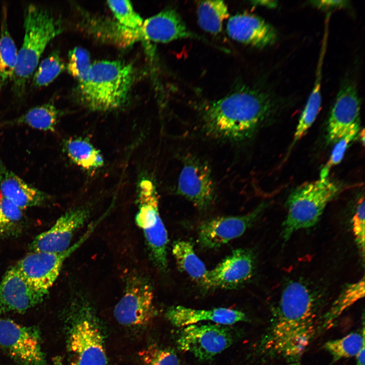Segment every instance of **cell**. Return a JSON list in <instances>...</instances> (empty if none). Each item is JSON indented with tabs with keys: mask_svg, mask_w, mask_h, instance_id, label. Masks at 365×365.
I'll use <instances>...</instances> for the list:
<instances>
[{
	"mask_svg": "<svg viewBox=\"0 0 365 365\" xmlns=\"http://www.w3.org/2000/svg\"><path fill=\"white\" fill-rule=\"evenodd\" d=\"M279 103L271 93L243 87L207 104L202 113L203 128L215 138L245 140L276 114Z\"/></svg>",
	"mask_w": 365,
	"mask_h": 365,
	"instance_id": "6da1fadb",
	"label": "cell"
},
{
	"mask_svg": "<svg viewBox=\"0 0 365 365\" xmlns=\"http://www.w3.org/2000/svg\"><path fill=\"white\" fill-rule=\"evenodd\" d=\"M315 306L314 294L307 284L301 280L289 282L262 341L264 352L289 359L300 356L315 333Z\"/></svg>",
	"mask_w": 365,
	"mask_h": 365,
	"instance_id": "7a4b0ae2",
	"label": "cell"
},
{
	"mask_svg": "<svg viewBox=\"0 0 365 365\" xmlns=\"http://www.w3.org/2000/svg\"><path fill=\"white\" fill-rule=\"evenodd\" d=\"M24 36L18 51L17 62L12 79V92L17 98L22 97L31 76L38 66L40 57L49 43L63 31L61 20L47 9L29 5L24 12Z\"/></svg>",
	"mask_w": 365,
	"mask_h": 365,
	"instance_id": "3957f363",
	"label": "cell"
},
{
	"mask_svg": "<svg viewBox=\"0 0 365 365\" xmlns=\"http://www.w3.org/2000/svg\"><path fill=\"white\" fill-rule=\"evenodd\" d=\"M134 79L132 66L119 61L91 65L87 78L79 84L80 100L90 110L106 111L126 101Z\"/></svg>",
	"mask_w": 365,
	"mask_h": 365,
	"instance_id": "277c9868",
	"label": "cell"
},
{
	"mask_svg": "<svg viewBox=\"0 0 365 365\" xmlns=\"http://www.w3.org/2000/svg\"><path fill=\"white\" fill-rule=\"evenodd\" d=\"M67 349L71 365H108L101 326L89 301L77 295L69 307Z\"/></svg>",
	"mask_w": 365,
	"mask_h": 365,
	"instance_id": "5b68a950",
	"label": "cell"
},
{
	"mask_svg": "<svg viewBox=\"0 0 365 365\" xmlns=\"http://www.w3.org/2000/svg\"><path fill=\"white\" fill-rule=\"evenodd\" d=\"M340 190V186L328 177L304 183L293 190L286 202L287 213L282 230L284 241L298 231L315 226Z\"/></svg>",
	"mask_w": 365,
	"mask_h": 365,
	"instance_id": "8992f818",
	"label": "cell"
},
{
	"mask_svg": "<svg viewBox=\"0 0 365 365\" xmlns=\"http://www.w3.org/2000/svg\"><path fill=\"white\" fill-rule=\"evenodd\" d=\"M137 204L136 224L143 232L151 260L160 271L165 272L168 265V234L160 217L156 188L151 180L143 179L139 182Z\"/></svg>",
	"mask_w": 365,
	"mask_h": 365,
	"instance_id": "52a82bcc",
	"label": "cell"
},
{
	"mask_svg": "<svg viewBox=\"0 0 365 365\" xmlns=\"http://www.w3.org/2000/svg\"><path fill=\"white\" fill-rule=\"evenodd\" d=\"M92 224L82 237L61 252L32 251L15 266L35 289L46 295L58 277L64 262L90 236L98 224Z\"/></svg>",
	"mask_w": 365,
	"mask_h": 365,
	"instance_id": "ba28073f",
	"label": "cell"
},
{
	"mask_svg": "<svg viewBox=\"0 0 365 365\" xmlns=\"http://www.w3.org/2000/svg\"><path fill=\"white\" fill-rule=\"evenodd\" d=\"M153 298L149 280L138 273L130 274L126 280L124 294L115 307V317L124 325L144 326L155 314Z\"/></svg>",
	"mask_w": 365,
	"mask_h": 365,
	"instance_id": "9c48e42d",
	"label": "cell"
},
{
	"mask_svg": "<svg viewBox=\"0 0 365 365\" xmlns=\"http://www.w3.org/2000/svg\"><path fill=\"white\" fill-rule=\"evenodd\" d=\"M234 340L233 332L226 325L195 324L184 327L176 343L181 350L199 359L208 360L228 348Z\"/></svg>",
	"mask_w": 365,
	"mask_h": 365,
	"instance_id": "30bf717a",
	"label": "cell"
},
{
	"mask_svg": "<svg viewBox=\"0 0 365 365\" xmlns=\"http://www.w3.org/2000/svg\"><path fill=\"white\" fill-rule=\"evenodd\" d=\"M0 346L19 365H49L36 329L0 318Z\"/></svg>",
	"mask_w": 365,
	"mask_h": 365,
	"instance_id": "8fae6325",
	"label": "cell"
},
{
	"mask_svg": "<svg viewBox=\"0 0 365 365\" xmlns=\"http://www.w3.org/2000/svg\"><path fill=\"white\" fill-rule=\"evenodd\" d=\"M176 192L199 209L210 207L215 199V186L207 164L194 156H187Z\"/></svg>",
	"mask_w": 365,
	"mask_h": 365,
	"instance_id": "7c38bea8",
	"label": "cell"
},
{
	"mask_svg": "<svg viewBox=\"0 0 365 365\" xmlns=\"http://www.w3.org/2000/svg\"><path fill=\"white\" fill-rule=\"evenodd\" d=\"M266 207L264 203L243 215L220 216L204 221L198 229L199 244L205 248H215L241 236Z\"/></svg>",
	"mask_w": 365,
	"mask_h": 365,
	"instance_id": "4fadbf2b",
	"label": "cell"
},
{
	"mask_svg": "<svg viewBox=\"0 0 365 365\" xmlns=\"http://www.w3.org/2000/svg\"><path fill=\"white\" fill-rule=\"evenodd\" d=\"M90 210L79 207L66 211L53 226L36 236L30 243L32 251L61 252L70 247L73 237L87 221Z\"/></svg>",
	"mask_w": 365,
	"mask_h": 365,
	"instance_id": "5bb4252c",
	"label": "cell"
},
{
	"mask_svg": "<svg viewBox=\"0 0 365 365\" xmlns=\"http://www.w3.org/2000/svg\"><path fill=\"white\" fill-rule=\"evenodd\" d=\"M251 251L238 248L208 271L202 287L207 289H232L251 278L254 270Z\"/></svg>",
	"mask_w": 365,
	"mask_h": 365,
	"instance_id": "9a60e30c",
	"label": "cell"
},
{
	"mask_svg": "<svg viewBox=\"0 0 365 365\" xmlns=\"http://www.w3.org/2000/svg\"><path fill=\"white\" fill-rule=\"evenodd\" d=\"M360 100L356 85L345 81L341 85L331 108L326 128V142L334 144L353 125L360 122Z\"/></svg>",
	"mask_w": 365,
	"mask_h": 365,
	"instance_id": "2e32d148",
	"label": "cell"
},
{
	"mask_svg": "<svg viewBox=\"0 0 365 365\" xmlns=\"http://www.w3.org/2000/svg\"><path fill=\"white\" fill-rule=\"evenodd\" d=\"M45 296L33 288L14 266L0 282V314L25 311L41 303Z\"/></svg>",
	"mask_w": 365,
	"mask_h": 365,
	"instance_id": "e0dca14e",
	"label": "cell"
},
{
	"mask_svg": "<svg viewBox=\"0 0 365 365\" xmlns=\"http://www.w3.org/2000/svg\"><path fill=\"white\" fill-rule=\"evenodd\" d=\"M227 30L234 40L260 48L274 44L278 39L277 32L272 25L258 16L247 13L230 17Z\"/></svg>",
	"mask_w": 365,
	"mask_h": 365,
	"instance_id": "ac0fdd59",
	"label": "cell"
},
{
	"mask_svg": "<svg viewBox=\"0 0 365 365\" xmlns=\"http://www.w3.org/2000/svg\"><path fill=\"white\" fill-rule=\"evenodd\" d=\"M140 36L158 43H168L184 38L201 37L192 32L178 13L168 9L144 21L139 30Z\"/></svg>",
	"mask_w": 365,
	"mask_h": 365,
	"instance_id": "d6986e66",
	"label": "cell"
},
{
	"mask_svg": "<svg viewBox=\"0 0 365 365\" xmlns=\"http://www.w3.org/2000/svg\"><path fill=\"white\" fill-rule=\"evenodd\" d=\"M165 315L172 324L177 327H185L204 321L226 325L247 319L243 312L227 308L200 310L176 306L169 308Z\"/></svg>",
	"mask_w": 365,
	"mask_h": 365,
	"instance_id": "ffe728a7",
	"label": "cell"
},
{
	"mask_svg": "<svg viewBox=\"0 0 365 365\" xmlns=\"http://www.w3.org/2000/svg\"><path fill=\"white\" fill-rule=\"evenodd\" d=\"M1 195L20 208L39 206L48 199L44 192L30 185L0 160Z\"/></svg>",
	"mask_w": 365,
	"mask_h": 365,
	"instance_id": "44dd1931",
	"label": "cell"
},
{
	"mask_svg": "<svg viewBox=\"0 0 365 365\" xmlns=\"http://www.w3.org/2000/svg\"><path fill=\"white\" fill-rule=\"evenodd\" d=\"M60 114L53 102H49L32 107L21 116L3 122V125H25L41 131L53 132Z\"/></svg>",
	"mask_w": 365,
	"mask_h": 365,
	"instance_id": "7402d4cb",
	"label": "cell"
},
{
	"mask_svg": "<svg viewBox=\"0 0 365 365\" xmlns=\"http://www.w3.org/2000/svg\"><path fill=\"white\" fill-rule=\"evenodd\" d=\"M18 51L10 33L6 7L2 8L0 31V93L12 80L17 62Z\"/></svg>",
	"mask_w": 365,
	"mask_h": 365,
	"instance_id": "603a6c76",
	"label": "cell"
},
{
	"mask_svg": "<svg viewBox=\"0 0 365 365\" xmlns=\"http://www.w3.org/2000/svg\"><path fill=\"white\" fill-rule=\"evenodd\" d=\"M172 252L178 269L202 286L208 271L196 254L192 243L186 240L176 241L173 244Z\"/></svg>",
	"mask_w": 365,
	"mask_h": 365,
	"instance_id": "cb8c5ba5",
	"label": "cell"
},
{
	"mask_svg": "<svg viewBox=\"0 0 365 365\" xmlns=\"http://www.w3.org/2000/svg\"><path fill=\"white\" fill-rule=\"evenodd\" d=\"M317 66L316 79L311 92L300 117L290 145V149L307 133L316 120L321 105V75L323 52H321Z\"/></svg>",
	"mask_w": 365,
	"mask_h": 365,
	"instance_id": "d4e9b609",
	"label": "cell"
},
{
	"mask_svg": "<svg viewBox=\"0 0 365 365\" xmlns=\"http://www.w3.org/2000/svg\"><path fill=\"white\" fill-rule=\"evenodd\" d=\"M63 149L68 158L83 169L93 170L103 165V159L99 151L85 138H70L64 142Z\"/></svg>",
	"mask_w": 365,
	"mask_h": 365,
	"instance_id": "484cf974",
	"label": "cell"
},
{
	"mask_svg": "<svg viewBox=\"0 0 365 365\" xmlns=\"http://www.w3.org/2000/svg\"><path fill=\"white\" fill-rule=\"evenodd\" d=\"M229 16L227 5L222 1L201 2L197 8L198 22L204 31L217 34L222 29L223 21Z\"/></svg>",
	"mask_w": 365,
	"mask_h": 365,
	"instance_id": "4316f807",
	"label": "cell"
},
{
	"mask_svg": "<svg viewBox=\"0 0 365 365\" xmlns=\"http://www.w3.org/2000/svg\"><path fill=\"white\" fill-rule=\"evenodd\" d=\"M364 296V278L347 285L324 316L323 327L329 328L348 308Z\"/></svg>",
	"mask_w": 365,
	"mask_h": 365,
	"instance_id": "83f0119b",
	"label": "cell"
},
{
	"mask_svg": "<svg viewBox=\"0 0 365 365\" xmlns=\"http://www.w3.org/2000/svg\"><path fill=\"white\" fill-rule=\"evenodd\" d=\"M364 346V328L361 333H351L345 337L328 341L324 344V349L332 356L333 361L343 358L356 356Z\"/></svg>",
	"mask_w": 365,
	"mask_h": 365,
	"instance_id": "f1b7e54d",
	"label": "cell"
},
{
	"mask_svg": "<svg viewBox=\"0 0 365 365\" xmlns=\"http://www.w3.org/2000/svg\"><path fill=\"white\" fill-rule=\"evenodd\" d=\"M32 78L36 88L46 86L52 82L65 69L64 63L57 50L52 52L36 67Z\"/></svg>",
	"mask_w": 365,
	"mask_h": 365,
	"instance_id": "f546056e",
	"label": "cell"
},
{
	"mask_svg": "<svg viewBox=\"0 0 365 365\" xmlns=\"http://www.w3.org/2000/svg\"><path fill=\"white\" fill-rule=\"evenodd\" d=\"M0 235H10L20 229L23 220L22 209L0 195Z\"/></svg>",
	"mask_w": 365,
	"mask_h": 365,
	"instance_id": "4dcf8cb0",
	"label": "cell"
},
{
	"mask_svg": "<svg viewBox=\"0 0 365 365\" xmlns=\"http://www.w3.org/2000/svg\"><path fill=\"white\" fill-rule=\"evenodd\" d=\"M107 3L120 25L129 30H140L143 21L129 1H108Z\"/></svg>",
	"mask_w": 365,
	"mask_h": 365,
	"instance_id": "1f68e13d",
	"label": "cell"
},
{
	"mask_svg": "<svg viewBox=\"0 0 365 365\" xmlns=\"http://www.w3.org/2000/svg\"><path fill=\"white\" fill-rule=\"evenodd\" d=\"M360 124V122L355 124L345 135L334 143L330 158L321 170L320 179L327 178L331 168L341 162L350 143L358 137Z\"/></svg>",
	"mask_w": 365,
	"mask_h": 365,
	"instance_id": "d6a6232c",
	"label": "cell"
},
{
	"mask_svg": "<svg viewBox=\"0 0 365 365\" xmlns=\"http://www.w3.org/2000/svg\"><path fill=\"white\" fill-rule=\"evenodd\" d=\"M139 355L145 365H180L173 350L151 344L141 350Z\"/></svg>",
	"mask_w": 365,
	"mask_h": 365,
	"instance_id": "836d02e7",
	"label": "cell"
},
{
	"mask_svg": "<svg viewBox=\"0 0 365 365\" xmlns=\"http://www.w3.org/2000/svg\"><path fill=\"white\" fill-rule=\"evenodd\" d=\"M91 66L89 54L86 49L77 47L69 52L66 68L79 84L87 78Z\"/></svg>",
	"mask_w": 365,
	"mask_h": 365,
	"instance_id": "e575fe53",
	"label": "cell"
},
{
	"mask_svg": "<svg viewBox=\"0 0 365 365\" xmlns=\"http://www.w3.org/2000/svg\"><path fill=\"white\" fill-rule=\"evenodd\" d=\"M364 197L363 195L357 202L352 218V231L355 241L363 258L364 257Z\"/></svg>",
	"mask_w": 365,
	"mask_h": 365,
	"instance_id": "d590c367",
	"label": "cell"
},
{
	"mask_svg": "<svg viewBox=\"0 0 365 365\" xmlns=\"http://www.w3.org/2000/svg\"><path fill=\"white\" fill-rule=\"evenodd\" d=\"M312 4L323 10L346 7L348 2L346 1H318L311 2Z\"/></svg>",
	"mask_w": 365,
	"mask_h": 365,
	"instance_id": "8d00e7d4",
	"label": "cell"
},
{
	"mask_svg": "<svg viewBox=\"0 0 365 365\" xmlns=\"http://www.w3.org/2000/svg\"><path fill=\"white\" fill-rule=\"evenodd\" d=\"M364 346H363L358 353L356 355V365H364Z\"/></svg>",
	"mask_w": 365,
	"mask_h": 365,
	"instance_id": "74e56055",
	"label": "cell"
},
{
	"mask_svg": "<svg viewBox=\"0 0 365 365\" xmlns=\"http://www.w3.org/2000/svg\"><path fill=\"white\" fill-rule=\"evenodd\" d=\"M254 2L255 5L256 4V5H262L264 6H266L268 7H272V8L276 7V6L277 5L276 2H274V1H256V2L254 1Z\"/></svg>",
	"mask_w": 365,
	"mask_h": 365,
	"instance_id": "f35d334b",
	"label": "cell"
},
{
	"mask_svg": "<svg viewBox=\"0 0 365 365\" xmlns=\"http://www.w3.org/2000/svg\"><path fill=\"white\" fill-rule=\"evenodd\" d=\"M358 137H359V138H360V141L362 142V145H364V130L363 129L361 131V132H359Z\"/></svg>",
	"mask_w": 365,
	"mask_h": 365,
	"instance_id": "ab89813d",
	"label": "cell"
},
{
	"mask_svg": "<svg viewBox=\"0 0 365 365\" xmlns=\"http://www.w3.org/2000/svg\"><path fill=\"white\" fill-rule=\"evenodd\" d=\"M1 202H0V212H1Z\"/></svg>",
	"mask_w": 365,
	"mask_h": 365,
	"instance_id": "60d3db41",
	"label": "cell"
}]
</instances>
